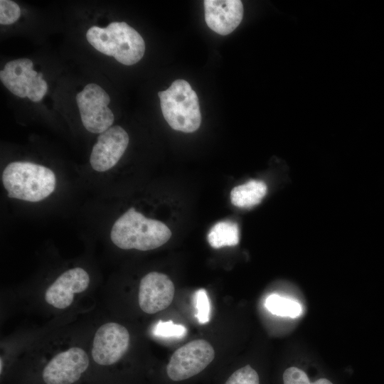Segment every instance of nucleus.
<instances>
[{
  "label": "nucleus",
  "instance_id": "1",
  "mask_svg": "<svg viewBox=\"0 0 384 384\" xmlns=\"http://www.w3.org/2000/svg\"><path fill=\"white\" fill-rule=\"evenodd\" d=\"M171 236V231L166 225L145 217L134 208L115 220L110 232L111 240L118 247L142 251L163 245Z\"/></svg>",
  "mask_w": 384,
  "mask_h": 384
},
{
  "label": "nucleus",
  "instance_id": "2",
  "mask_svg": "<svg viewBox=\"0 0 384 384\" xmlns=\"http://www.w3.org/2000/svg\"><path fill=\"white\" fill-rule=\"evenodd\" d=\"M2 182L9 198L38 202L54 191L56 178L53 171L44 166L14 161L4 169Z\"/></svg>",
  "mask_w": 384,
  "mask_h": 384
},
{
  "label": "nucleus",
  "instance_id": "3",
  "mask_svg": "<svg viewBox=\"0 0 384 384\" xmlns=\"http://www.w3.org/2000/svg\"><path fill=\"white\" fill-rule=\"evenodd\" d=\"M88 43L100 53L113 56L119 63L131 65L139 62L145 51L141 35L125 22H112L106 28L90 27L86 33Z\"/></svg>",
  "mask_w": 384,
  "mask_h": 384
},
{
  "label": "nucleus",
  "instance_id": "4",
  "mask_svg": "<svg viewBox=\"0 0 384 384\" xmlns=\"http://www.w3.org/2000/svg\"><path fill=\"white\" fill-rule=\"evenodd\" d=\"M163 116L174 130L191 133L196 131L201 122L197 94L190 84L182 79L158 92Z\"/></svg>",
  "mask_w": 384,
  "mask_h": 384
},
{
  "label": "nucleus",
  "instance_id": "5",
  "mask_svg": "<svg viewBox=\"0 0 384 384\" xmlns=\"http://www.w3.org/2000/svg\"><path fill=\"white\" fill-rule=\"evenodd\" d=\"M33 67V62L28 58L9 61L0 71V79L14 95L38 102L46 94L48 84L43 79V73H37Z\"/></svg>",
  "mask_w": 384,
  "mask_h": 384
},
{
  "label": "nucleus",
  "instance_id": "6",
  "mask_svg": "<svg viewBox=\"0 0 384 384\" xmlns=\"http://www.w3.org/2000/svg\"><path fill=\"white\" fill-rule=\"evenodd\" d=\"M84 127L91 133L102 134L110 128L114 116L108 107L109 95L95 83H89L76 95Z\"/></svg>",
  "mask_w": 384,
  "mask_h": 384
},
{
  "label": "nucleus",
  "instance_id": "7",
  "mask_svg": "<svg viewBox=\"0 0 384 384\" xmlns=\"http://www.w3.org/2000/svg\"><path fill=\"white\" fill-rule=\"evenodd\" d=\"M214 357L215 351L209 342L191 341L174 352L166 366L167 375L174 381L186 380L204 370Z\"/></svg>",
  "mask_w": 384,
  "mask_h": 384
},
{
  "label": "nucleus",
  "instance_id": "8",
  "mask_svg": "<svg viewBox=\"0 0 384 384\" xmlns=\"http://www.w3.org/2000/svg\"><path fill=\"white\" fill-rule=\"evenodd\" d=\"M129 341V331L124 326L115 322L104 324L95 332L92 357L99 365H113L126 353Z\"/></svg>",
  "mask_w": 384,
  "mask_h": 384
},
{
  "label": "nucleus",
  "instance_id": "9",
  "mask_svg": "<svg viewBox=\"0 0 384 384\" xmlns=\"http://www.w3.org/2000/svg\"><path fill=\"white\" fill-rule=\"evenodd\" d=\"M88 366L87 353L81 348L72 347L56 354L48 362L43 370V379L46 384H73Z\"/></svg>",
  "mask_w": 384,
  "mask_h": 384
},
{
  "label": "nucleus",
  "instance_id": "10",
  "mask_svg": "<svg viewBox=\"0 0 384 384\" xmlns=\"http://www.w3.org/2000/svg\"><path fill=\"white\" fill-rule=\"evenodd\" d=\"M129 136L120 126L111 127L97 137L90 157L92 168L103 172L114 167L124 154Z\"/></svg>",
  "mask_w": 384,
  "mask_h": 384
},
{
  "label": "nucleus",
  "instance_id": "11",
  "mask_svg": "<svg viewBox=\"0 0 384 384\" xmlns=\"http://www.w3.org/2000/svg\"><path fill=\"white\" fill-rule=\"evenodd\" d=\"M174 293V284L166 274L151 272L143 277L139 283V307L149 314L163 311L173 302Z\"/></svg>",
  "mask_w": 384,
  "mask_h": 384
},
{
  "label": "nucleus",
  "instance_id": "12",
  "mask_svg": "<svg viewBox=\"0 0 384 384\" xmlns=\"http://www.w3.org/2000/svg\"><path fill=\"white\" fill-rule=\"evenodd\" d=\"M89 284L90 277L84 269H69L48 287L45 292V300L56 309H65L72 304L75 294L85 291Z\"/></svg>",
  "mask_w": 384,
  "mask_h": 384
},
{
  "label": "nucleus",
  "instance_id": "13",
  "mask_svg": "<svg viewBox=\"0 0 384 384\" xmlns=\"http://www.w3.org/2000/svg\"><path fill=\"white\" fill-rule=\"evenodd\" d=\"M205 21L214 32L225 36L240 23L243 6L240 0H205Z\"/></svg>",
  "mask_w": 384,
  "mask_h": 384
},
{
  "label": "nucleus",
  "instance_id": "14",
  "mask_svg": "<svg viewBox=\"0 0 384 384\" xmlns=\"http://www.w3.org/2000/svg\"><path fill=\"white\" fill-rule=\"evenodd\" d=\"M267 191V187L265 182L250 180L231 190V203L238 208H250L261 203Z\"/></svg>",
  "mask_w": 384,
  "mask_h": 384
},
{
  "label": "nucleus",
  "instance_id": "15",
  "mask_svg": "<svg viewBox=\"0 0 384 384\" xmlns=\"http://www.w3.org/2000/svg\"><path fill=\"white\" fill-rule=\"evenodd\" d=\"M208 241L214 248L238 245L239 242L238 225L231 221H220L216 223L208 235Z\"/></svg>",
  "mask_w": 384,
  "mask_h": 384
},
{
  "label": "nucleus",
  "instance_id": "16",
  "mask_svg": "<svg viewBox=\"0 0 384 384\" xmlns=\"http://www.w3.org/2000/svg\"><path fill=\"white\" fill-rule=\"evenodd\" d=\"M265 306L272 314L281 316L295 318L302 312L298 302L277 294L270 295L266 299Z\"/></svg>",
  "mask_w": 384,
  "mask_h": 384
},
{
  "label": "nucleus",
  "instance_id": "17",
  "mask_svg": "<svg viewBox=\"0 0 384 384\" xmlns=\"http://www.w3.org/2000/svg\"><path fill=\"white\" fill-rule=\"evenodd\" d=\"M284 384H333L326 378H320L311 383L306 373L297 367H290L283 373Z\"/></svg>",
  "mask_w": 384,
  "mask_h": 384
},
{
  "label": "nucleus",
  "instance_id": "18",
  "mask_svg": "<svg viewBox=\"0 0 384 384\" xmlns=\"http://www.w3.org/2000/svg\"><path fill=\"white\" fill-rule=\"evenodd\" d=\"M153 334L159 337L181 338L186 334L184 326L174 324L172 321H159L153 329Z\"/></svg>",
  "mask_w": 384,
  "mask_h": 384
},
{
  "label": "nucleus",
  "instance_id": "19",
  "mask_svg": "<svg viewBox=\"0 0 384 384\" xmlns=\"http://www.w3.org/2000/svg\"><path fill=\"white\" fill-rule=\"evenodd\" d=\"M196 316L201 324H205L210 321V305L206 289H200L195 294Z\"/></svg>",
  "mask_w": 384,
  "mask_h": 384
},
{
  "label": "nucleus",
  "instance_id": "20",
  "mask_svg": "<svg viewBox=\"0 0 384 384\" xmlns=\"http://www.w3.org/2000/svg\"><path fill=\"white\" fill-rule=\"evenodd\" d=\"M225 384H260L257 373L250 365L235 370Z\"/></svg>",
  "mask_w": 384,
  "mask_h": 384
},
{
  "label": "nucleus",
  "instance_id": "21",
  "mask_svg": "<svg viewBox=\"0 0 384 384\" xmlns=\"http://www.w3.org/2000/svg\"><path fill=\"white\" fill-rule=\"evenodd\" d=\"M21 16L19 6L11 0L0 1V23L10 25L16 22Z\"/></svg>",
  "mask_w": 384,
  "mask_h": 384
},
{
  "label": "nucleus",
  "instance_id": "22",
  "mask_svg": "<svg viewBox=\"0 0 384 384\" xmlns=\"http://www.w3.org/2000/svg\"><path fill=\"white\" fill-rule=\"evenodd\" d=\"M0 365H1L0 370H1V371H2V365H3L2 359H1V363H0Z\"/></svg>",
  "mask_w": 384,
  "mask_h": 384
}]
</instances>
